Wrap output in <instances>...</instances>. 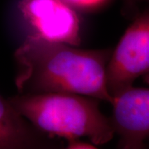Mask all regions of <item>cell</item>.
Returning a JSON list of instances; mask_svg holds the SVG:
<instances>
[{"mask_svg": "<svg viewBox=\"0 0 149 149\" xmlns=\"http://www.w3.org/2000/svg\"><path fill=\"white\" fill-rule=\"evenodd\" d=\"M63 149H98L94 145L80 142L79 139L67 141V143Z\"/></svg>", "mask_w": 149, "mask_h": 149, "instance_id": "cell-8", "label": "cell"}, {"mask_svg": "<svg viewBox=\"0 0 149 149\" xmlns=\"http://www.w3.org/2000/svg\"><path fill=\"white\" fill-rule=\"evenodd\" d=\"M61 139L39 131L0 95V149H63Z\"/></svg>", "mask_w": 149, "mask_h": 149, "instance_id": "cell-6", "label": "cell"}, {"mask_svg": "<svg viewBox=\"0 0 149 149\" xmlns=\"http://www.w3.org/2000/svg\"><path fill=\"white\" fill-rule=\"evenodd\" d=\"M35 34L17 48L15 83L20 94L73 93L111 104L105 69L112 51L85 50Z\"/></svg>", "mask_w": 149, "mask_h": 149, "instance_id": "cell-1", "label": "cell"}, {"mask_svg": "<svg viewBox=\"0 0 149 149\" xmlns=\"http://www.w3.org/2000/svg\"><path fill=\"white\" fill-rule=\"evenodd\" d=\"M111 118L117 149H148L149 91L131 87L113 97Z\"/></svg>", "mask_w": 149, "mask_h": 149, "instance_id": "cell-5", "label": "cell"}, {"mask_svg": "<svg viewBox=\"0 0 149 149\" xmlns=\"http://www.w3.org/2000/svg\"><path fill=\"white\" fill-rule=\"evenodd\" d=\"M149 16L146 12L128 27L107 63L105 84L112 98L148 73Z\"/></svg>", "mask_w": 149, "mask_h": 149, "instance_id": "cell-3", "label": "cell"}, {"mask_svg": "<svg viewBox=\"0 0 149 149\" xmlns=\"http://www.w3.org/2000/svg\"><path fill=\"white\" fill-rule=\"evenodd\" d=\"M19 9L33 34L48 41L79 46L80 20L65 0H22Z\"/></svg>", "mask_w": 149, "mask_h": 149, "instance_id": "cell-4", "label": "cell"}, {"mask_svg": "<svg viewBox=\"0 0 149 149\" xmlns=\"http://www.w3.org/2000/svg\"><path fill=\"white\" fill-rule=\"evenodd\" d=\"M13 106L39 131L66 141L87 138L103 145L114 136L111 118L95 98L73 93L20 94L8 99Z\"/></svg>", "mask_w": 149, "mask_h": 149, "instance_id": "cell-2", "label": "cell"}, {"mask_svg": "<svg viewBox=\"0 0 149 149\" xmlns=\"http://www.w3.org/2000/svg\"><path fill=\"white\" fill-rule=\"evenodd\" d=\"M68 3L73 4L74 6L84 8H89L98 6L103 3L104 0H65Z\"/></svg>", "mask_w": 149, "mask_h": 149, "instance_id": "cell-7", "label": "cell"}]
</instances>
